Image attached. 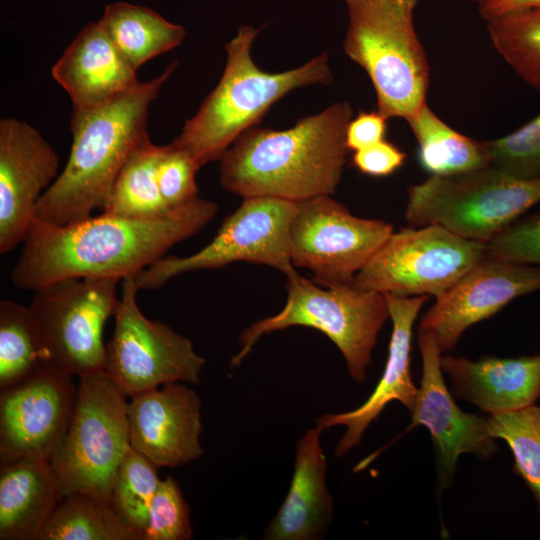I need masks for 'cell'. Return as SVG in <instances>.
<instances>
[{"label":"cell","instance_id":"25","mask_svg":"<svg viewBox=\"0 0 540 540\" xmlns=\"http://www.w3.org/2000/svg\"><path fill=\"white\" fill-rule=\"evenodd\" d=\"M417 142V160L429 175H448L489 165L484 140L450 127L427 105L409 120Z\"/></svg>","mask_w":540,"mask_h":540},{"label":"cell","instance_id":"6","mask_svg":"<svg viewBox=\"0 0 540 540\" xmlns=\"http://www.w3.org/2000/svg\"><path fill=\"white\" fill-rule=\"evenodd\" d=\"M286 277L288 295L284 308L242 331L241 349L233 356L231 368L240 365L263 335L291 326H305L324 333L342 353L350 376L363 383L378 333L390 318L385 295L351 285L323 289L295 270Z\"/></svg>","mask_w":540,"mask_h":540},{"label":"cell","instance_id":"9","mask_svg":"<svg viewBox=\"0 0 540 540\" xmlns=\"http://www.w3.org/2000/svg\"><path fill=\"white\" fill-rule=\"evenodd\" d=\"M119 281L70 277L34 290L29 308L49 366L78 377L104 371L103 329L117 309Z\"/></svg>","mask_w":540,"mask_h":540},{"label":"cell","instance_id":"14","mask_svg":"<svg viewBox=\"0 0 540 540\" xmlns=\"http://www.w3.org/2000/svg\"><path fill=\"white\" fill-rule=\"evenodd\" d=\"M77 394L72 376L49 365L0 391V464L50 461L70 426Z\"/></svg>","mask_w":540,"mask_h":540},{"label":"cell","instance_id":"8","mask_svg":"<svg viewBox=\"0 0 540 540\" xmlns=\"http://www.w3.org/2000/svg\"><path fill=\"white\" fill-rule=\"evenodd\" d=\"M79 379L70 426L50 465L63 496L80 492L110 503L117 470L131 448L127 395L105 371Z\"/></svg>","mask_w":540,"mask_h":540},{"label":"cell","instance_id":"26","mask_svg":"<svg viewBox=\"0 0 540 540\" xmlns=\"http://www.w3.org/2000/svg\"><path fill=\"white\" fill-rule=\"evenodd\" d=\"M161 146L146 138L120 170L101 213L127 218H157L167 214L158 181Z\"/></svg>","mask_w":540,"mask_h":540},{"label":"cell","instance_id":"17","mask_svg":"<svg viewBox=\"0 0 540 540\" xmlns=\"http://www.w3.org/2000/svg\"><path fill=\"white\" fill-rule=\"evenodd\" d=\"M58 166L56 151L37 129L15 118L0 120V253L24 242Z\"/></svg>","mask_w":540,"mask_h":540},{"label":"cell","instance_id":"12","mask_svg":"<svg viewBox=\"0 0 540 540\" xmlns=\"http://www.w3.org/2000/svg\"><path fill=\"white\" fill-rule=\"evenodd\" d=\"M296 203L272 197L244 198L216 236L198 252L162 257L135 276L139 290H155L178 275L244 261L265 264L285 275L294 271L289 227Z\"/></svg>","mask_w":540,"mask_h":540},{"label":"cell","instance_id":"36","mask_svg":"<svg viewBox=\"0 0 540 540\" xmlns=\"http://www.w3.org/2000/svg\"><path fill=\"white\" fill-rule=\"evenodd\" d=\"M405 159V152L384 139L354 151L352 163L359 172L365 175L385 177L397 171L404 164Z\"/></svg>","mask_w":540,"mask_h":540},{"label":"cell","instance_id":"27","mask_svg":"<svg viewBox=\"0 0 540 540\" xmlns=\"http://www.w3.org/2000/svg\"><path fill=\"white\" fill-rule=\"evenodd\" d=\"M39 540H140L111 504L74 492L61 498Z\"/></svg>","mask_w":540,"mask_h":540},{"label":"cell","instance_id":"2","mask_svg":"<svg viewBox=\"0 0 540 540\" xmlns=\"http://www.w3.org/2000/svg\"><path fill=\"white\" fill-rule=\"evenodd\" d=\"M348 102H337L286 130L251 127L219 159V179L229 192L300 202L333 195L348 148Z\"/></svg>","mask_w":540,"mask_h":540},{"label":"cell","instance_id":"20","mask_svg":"<svg viewBox=\"0 0 540 540\" xmlns=\"http://www.w3.org/2000/svg\"><path fill=\"white\" fill-rule=\"evenodd\" d=\"M136 71L98 20L81 29L51 74L69 95L73 109H91L137 86Z\"/></svg>","mask_w":540,"mask_h":540},{"label":"cell","instance_id":"13","mask_svg":"<svg viewBox=\"0 0 540 540\" xmlns=\"http://www.w3.org/2000/svg\"><path fill=\"white\" fill-rule=\"evenodd\" d=\"M393 233L391 224L356 217L331 195L296 203L289 227L293 266L312 271L323 286L350 285Z\"/></svg>","mask_w":540,"mask_h":540},{"label":"cell","instance_id":"30","mask_svg":"<svg viewBox=\"0 0 540 540\" xmlns=\"http://www.w3.org/2000/svg\"><path fill=\"white\" fill-rule=\"evenodd\" d=\"M487 421L490 435L508 444L513 470L533 494L540 514V407L492 414Z\"/></svg>","mask_w":540,"mask_h":540},{"label":"cell","instance_id":"19","mask_svg":"<svg viewBox=\"0 0 540 540\" xmlns=\"http://www.w3.org/2000/svg\"><path fill=\"white\" fill-rule=\"evenodd\" d=\"M384 295L393 328L386 365L377 386L361 406L347 412L324 414L316 420V427L322 431L334 426L346 427L334 451L337 458L343 457L360 444L366 429L387 404L398 401L411 411L416 400L418 387L412 380L410 369L412 330L429 296Z\"/></svg>","mask_w":540,"mask_h":540},{"label":"cell","instance_id":"10","mask_svg":"<svg viewBox=\"0 0 540 540\" xmlns=\"http://www.w3.org/2000/svg\"><path fill=\"white\" fill-rule=\"evenodd\" d=\"M486 257V244L432 224L393 232L350 285L397 297L438 298Z\"/></svg>","mask_w":540,"mask_h":540},{"label":"cell","instance_id":"28","mask_svg":"<svg viewBox=\"0 0 540 540\" xmlns=\"http://www.w3.org/2000/svg\"><path fill=\"white\" fill-rule=\"evenodd\" d=\"M49 365L48 354L29 306L0 302V391Z\"/></svg>","mask_w":540,"mask_h":540},{"label":"cell","instance_id":"33","mask_svg":"<svg viewBox=\"0 0 540 540\" xmlns=\"http://www.w3.org/2000/svg\"><path fill=\"white\" fill-rule=\"evenodd\" d=\"M190 507L172 476L161 480L151 501L141 540H189Z\"/></svg>","mask_w":540,"mask_h":540},{"label":"cell","instance_id":"29","mask_svg":"<svg viewBox=\"0 0 540 540\" xmlns=\"http://www.w3.org/2000/svg\"><path fill=\"white\" fill-rule=\"evenodd\" d=\"M486 29L503 60L526 84L540 91V7L489 20Z\"/></svg>","mask_w":540,"mask_h":540},{"label":"cell","instance_id":"24","mask_svg":"<svg viewBox=\"0 0 540 540\" xmlns=\"http://www.w3.org/2000/svg\"><path fill=\"white\" fill-rule=\"evenodd\" d=\"M99 22L136 70L179 46L186 36L183 26L169 22L149 7L127 2L106 5Z\"/></svg>","mask_w":540,"mask_h":540},{"label":"cell","instance_id":"21","mask_svg":"<svg viewBox=\"0 0 540 540\" xmlns=\"http://www.w3.org/2000/svg\"><path fill=\"white\" fill-rule=\"evenodd\" d=\"M440 363L452 395L489 415L528 407L540 397V354L476 361L443 355Z\"/></svg>","mask_w":540,"mask_h":540},{"label":"cell","instance_id":"38","mask_svg":"<svg viewBox=\"0 0 540 540\" xmlns=\"http://www.w3.org/2000/svg\"><path fill=\"white\" fill-rule=\"evenodd\" d=\"M485 21L516 11L540 7V0H471Z\"/></svg>","mask_w":540,"mask_h":540},{"label":"cell","instance_id":"35","mask_svg":"<svg viewBox=\"0 0 540 540\" xmlns=\"http://www.w3.org/2000/svg\"><path fill=\"white\" fill-rule=\"evenodd\" d=\"M486 257L540 266V210L523 215L486 244Z\"/></svg>","mask_w":540,"mask_h":540},{"label":"cell","instance_id":"34","mask_svg":"<svg viewBox=\"0 0 540 540\" xmlns=\"http://www.w3.org/2000/svg\"><path fill=\"white\" fill-rule=\"evenodd\" d=\"M200 166L173 142L161 146L157 163V181L161 195L169 208L198 197L196 173Z\"/></svg>","mask_w":540,"mask_h":540},{"label":"cell","instance_id":"22","mask_svg":"<svg viewBox=\"0 0 540 540\" xmlns=\"http://www.w3.org/2000/svg\"><path fill=\"white\" fill-rule=\"evenodd\" d=\"M321 433L315 426L297 442L288 493L267 526L264 539H317L331 522L333 499L326 485L327 460L320 444Z\"/></svg>","mask_w":540,"mask_h":540},{"label":"cell","instance_id":"18","mask_svg":"<svg viewBox=\"0 0 540 540\" xmlns=\"http://www.w3.org/2000/svg\"><path fill=\"white\" fill-rule=\"evenodd\" d=\"M130 398V444L154 465L175 468L203 454L201 400L193 389L174 382Z\"/></svg>","mask_w":540,"mask_h":540},{"label":"cell","instance_id":"3","mask_svg":"<svg viewBox=\"0 0 540 540\" xmlns=\"http://www.w3.org/2000/svg\"><path fill=\"white\" fill-rule=\"evenodd\" d=\"M177 64L104 105L73 109L68 161L37 203L35 219L64 226L103 209L123 165L149 137V107Z\"/></svg>","mask_w":540,"mask_h":540},{"label":"cell","instance_id":"23","mask_svg":"<svg viewBox=\"0 0 540 540\" xmlns=\"http://www.w3.org/2000/svg\"><path fill=\"white\" fill-rule=\"evenodd\" d=\"M62 497L50 461L0 464V540H39Z\"/></svg>","mask_w":540,"mask_h":540},{"label":"cell","instance_id":"11","mask_svg":"<svg viewBox=\"0 0 540 540\" xmlns=\"http://www.w3.org/2000/svg\"><path fill=\"white\" fill-rule=\"evenodd\" d=\"M138 291L135 276L122 279L104 371L129 397L168 383L198 384L205 359L188 338L144 316L136 301Z\"/></svg>","mask_w":540,"mask_h":540},{"label":"cell","instance_id":"16","mask_svg":"<svg viewBox=\"0 0 540 540\" xmlns=\"http://www.w3.org/2000/svg\"><path fill=\"white\" fill-rule=\"evenodd\" d=\"M540 290V267L485 257L422 316L441 353L452 350L472 325L490 318L519 296Z\"/></svg>","mask_w":540,"mask_h":540},{"label":"cell","instance_id":"7","mask_svg":"<svg viewBox=\"0 0 540 540\" xmlns=\"http://www.w3.org/2000/svg\"><path fill=\"white\" fill-rule=\"evenodd\" d=\"M407 194L408 227L436 224L462 238L487 244L540 203V179H517L488 165L430 175L411 185Z\"/></svg>","mask_w":540,"mask_h":540},{"label":"cell","instance_id":"37","mask_svg":"<svg viewBox=\"0 0 540 540\" xmlns=\"http://www.w3.org/2000/svg\"><path fill=\"white\" fill-rule=\"evenodd\" d=\"M387 118L374 111H361L352 117L346 128L348 150L357 151L385 139Z\"/></svg>","mask_w":540,"mask_h":540},{"label":"cell","instance_id":"5","mask_svg":"<svg viewBox=\"0 0 540 540\" xmlns=\"http://www.w3.org/2000/svg\"><path fill=\"white\" fill-rule=\"evenodd\" d=\"M343 49L370 78L376 110L406 122L426 104L430 66L414 24L419 0H344Z\"/></svg>","mask_w":540,"mask_h":540},{"label":"cell","instance_id":"4","mask_svg":"<svg viewBox=\"0 0 540 540\" xmlns=\"http://www.w3.org/2000/svg\"><path fill=\"white\" fill-rule=\"evenodd\" d=\"M260 30L241 26L225 45L227 61L218 84L172 141L200 167L219 160L239 135L256 126L290 91L333 81L326 52L298 68L278 73L261 70L250 53Z\"/></svg>","mask_w":540,"mask_h":540},{"label":"cell","instance_id":"15","mask_svg":"<svg viewBox=\"0 0 540 540\" xmlns=\"http://www.w3.org/2000/svg\"><path fill=\"white\" fill-rule=\"evenodd\" d=\"M422 376L411 413V429L422 425L432 437L436 452L438 490L449 488L463 454L488 459L497 451L487 417L462 411L448 390L441 368V351L434 335L418 328Z\"/></svg>","mask_w":540,"mask_h":540},{"label":"cell","instance_id":"31","mask_svg":"<svg viewBox=\"0 0 540 540\" xmlns=\"http://www.w3.org/2000/svg\"><path fill=\"white\" fill-rule=\"evenodd\" d=\"M157 466L134 448L120 464L111 491L110 504L120 519L140 537L148 510L161 479Z\"/></svg>","mask_w":540,"mask_h":540},{"label":"cell","instance_id":"32","mask_svg":"<svg viewBox=\"0 0 540 540\" xmlns=\"http://www.w3.org/2000/svg\"><path fill=\"white\" fill-rule=\"evenodd\" d=\"M484 143L490 166L517 179H540V114L515 131Z\"/></svg>","mask_w":540,"mask_h":540},{"label":"cell","instance_id":"1","mask_svg":"<svg viewBox=\"0 0 540 540\" xmlns=\"http://www.w3.org/2000/svg\"><path fill=\"white\" fill-rule=\"evenodd\" d=\"M217 209L216 203L197 197L157 218L101 213L64 226L33 218L11 282L18 289L34 291L70 277L136 276L199 232Z\"/></svg>","mask_w":540,"mask_h":540}]
</instances>
